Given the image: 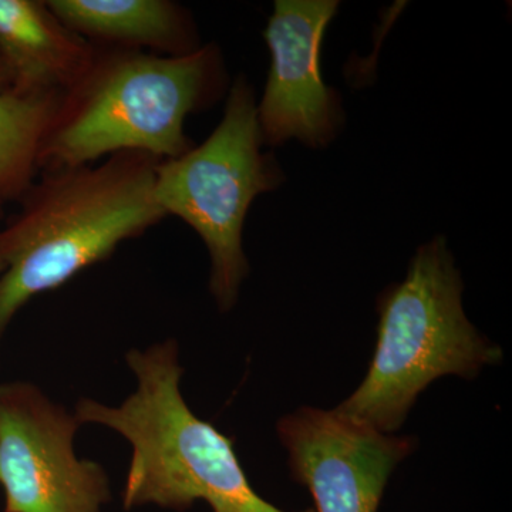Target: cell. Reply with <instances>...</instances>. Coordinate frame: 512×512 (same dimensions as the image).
I'll return each mask as SVG.
<instances>
[{
	"instance_id": "6da1fadb",
	"label": "cell",
	"mask_w": 512,
	"mask_h": 512,
	"mask_svg": "<svg viewBox=\"0 0 512 512\" xmlns=\"http://www.w3.org/2000/svg\"><path fill=\"white\" fill-rule=\"evenodd\" d=\"M157 158L120 153L99 165L42 171L0 231V340L20 309L106 261L165 220L154 198Z\"/></svg>"
},
{
	"instance_id": "7a4b0ae2",
	"label": "cell",
	"mask_w": 512,
	"mask_h": 512,
	"mask_svg": "<svg viewBox=\"0 0 512 512\" xmlns=\"http://www.w3.org/2000/svg\"><path fill=\"white\" fill-rule=\"evenodd\" d=\"M214 43L184 56L96 46L89 70L64 93L40 171L82 167L120 153L170 160L192 147L188 116L227 90Z\"/></svg>"
},
{
	"instance_id": "3957f363",
	"label": "cell",
	"mask_w": 512,
	"mask_h": 512,
	"mask_svg": "<svg viewBox=\"0 0 512 512\" xmlns=\"http://www.w3.org/2000/svg\"><path fill=\"white\" fill-rule=\"evenodd\" d=\"M137 387L119 406L77 403V419L119 433L130 443L123 490L126 510L156 505L187 511L204 501L212 512H286L256 494L235 453L234 440L194 414L181 393L175 340L127 353ZM302 512H315L306 510Z\"/></svg>"
},
{
	"instance_id": "277c9868",
	"label": "cell",
	"mask_w": 512,
	"mask_h": 512,
	"mask_svg": "<svg viewBox=\"0 0 512 512\" xmlns=\"http://www.w3.org/2000/svg\"><path fill=\"white\" fill-rule=\"evenodd\" d=\"M377 312L376 348L365 379L336 410L380 433L399 430L434 380L474 379L503 359L464 312L463 281L443 237L417 249L406 278L380 295Z\"/></svg>"
},
{
	"instance_id": "5b68a950",
	"label": "cell",
	"mask_w": 512,
	"mask_h": 512,
	"mask_svg": "<svg viewBox=\"0 0 512 512\" xmlns=\"http://www.w3.org/2000/svg\"><path fill=\"white\" fill-rule=\"evenodd\" d=\"M264 146L254 90L245 76H238L211 136L156 165L157 205L165 217L180 218L200 235L210 255V292L221 312L234 308L248 276L242 235L249 208L258 195L284 181Z\"/></svg>"
},
{
	"instance_id": "8992f818",
	"label": "cell",
	"mask_w": 512,
	"mask_h": 512,
	"mask_svg": "<svg viewBox=\"0 0 512 512\" xmlns=\"http://www.w3.org/2000/svg\"><path fill=\"white\" fill-rule=\"evenodd\" d=\"M82 423L36 384L0 383V485L6 512H103L111 500L99 463L77 457Z\"/></svg>"
},
{
	"instance_id": "52a82bcc",
	"label": "cell",
	"mask_w": 512,
	"mask_h": 512,
	"mask_svg": "<svg viewBox=\"0 0 512 512\" xmlns=\"http://www.w3.org/2000/svg\"><path fill=\"white\" fill-rule=\"evenodd\" d=\"M278 436L291 476L305 485L315 512H377L387 481L416 450L413 437L380 433L338 410L299 407Z\"/></svg>"
},
{
	"instance_id": "ba28073f",
	"label": "cell",
	"mask_w": 512,
	"mask_h": 512,
	"mask_svg": "<svg viewBox=\"0 0 512 512\" xmlns=\"http://www.w3.org/2000/svg\"><path fill=\"white\" fill-rule=\"evenodd\" d=\"M335 0H278L265 29L271 69L264 96L256 104L264 143L281 146L291 138L308 146H328L343 126L335 90L320 73V47Z\"/></svg>"
},
{
	"instance_id": "9c48e42d",
	"label": "cell",
	"mask_w": 512,
	"mask_h": 512,
	"mask_svg": "<svg viewBox=\"0 0 512 512\" xmlns=\"http://www.w3.org/2000/svg\"><path fill=\"white\" fill-rule=\"evenodd\" d=\"M94 55L96 46L67 28L46 2L0 0V60L12 86L64 94Z\"/></svg>"
},
{
	"instance_id": "30bf717a",
	"label": "cell",
	"mask_w": 512,
	"mask_h": 512,
	"mask_svg": "<svg viewBox=\"0 0 512 512\" xmlns=\"http://www.w3.org/2000/svg\"><path fill=\"white\" fill-rule=\"evenodd\" d=\"M57 18L94 46L184 56L200 49L194 19L171 0H46Z\"/></svg>"
},
{
	"instance_id": "8fae6325",
	"label": "cell",
	"mask_w": 512,
	"mask_h": 512,
	"mask_svg": "<svg viewBox=\"0 0 512 512\" xmlns=\"http://www.w3.org/2000/svg\"><path fill=\"white\" fill-rule=\"evenodd\" d=\"M63 96L15 86L0 90V198L25 195L35 184Z\"/></svg>"
},
{
	"instance_id": "7c38bea8",
	"label": "cell",
	"mask_w": 512,
	"mask_h": 512,
	"mask_svg": "<svg viewBox=\"0 0 512 512\" xmlns=\"http://www.w3.org/2000/svg\"><path fill=\"white\" fill-rule=\"evenodd\" d=\"M8 83H12V79H10V74L5 64L0 60V90L6 89L5 86Z\"/></svg>"
},
{
	"instance_id": "4fadbf2b",
	"label": "cell",
	"mask_w": 512,
	"mask_h": 512,
	"mask_svg": "<svg viewBox=\"0 0 512 512\" xmlns=\"http://www.w3.org/2000/svg\"><path fill=\"white\" fill-rule=\"evenodd\" d=\"M0 274H2V265H0Z\"/></svg>"
}]
</instances>
